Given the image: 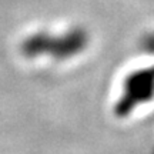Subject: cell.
Masks as SVG:
<instances>
[{"label": "cell", "instance_id": "2", "mask_svg": "<svg viewBox=\"0 0 154 154\" xmlns=\"http://www.w3.org/2000/svg\"><path fill=\"white\" fill-rule=\"evenodd\" d=\"M154 100V64L133 70L124 77L121 91L116 100L113 113L119 119H127L138 107Z\"/></svg>", "mask_w": 154, "mask_h": 154}, {"label": "cell", "instance_id": "3", "mask_svg": "<svg viewBox=\"0 0 154 154\" xmlns=\"http://www.w3.org/2000/svg\"><path fill=\"white\" fill-rule=\"evenodd\" d=\"M141 49L150 54H154V32L146 33L141 37Z\"/></svg>", "mask_w": 154, "mask_h": 154}, {"label": "cell", "instance_id": "1", "mask_svg": "<svg viewBox=\"0 0 154 154\" xmlns=\"http://www.w3.org/2000/svg\"><path fill=\"white\" fill-rule=\"evenodd\" d=\"M90 43V34L84 27L67 29L59 34L37 32L23 40L22 53L29 59L50 56L54 60H69L82 54Z\"/></svg>", "mask_w": 154, "mask_h": 154}]
</instances>
